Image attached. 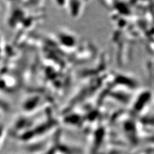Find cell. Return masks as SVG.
<instances>
[{
  "label": "cell",
  "mask_w": 154,
  "mask_h": 154,
  "mask_svg": "<svg viewBox=\"0 0 154 154\" xmlns=\"http://www.w3.org/2000/svg\"><path fill=\"white\" fill-rule=\"evenodd\" d=\"M7 135H8V128H7L4 125L0 123V149L2 148L5 142Z\"/></svg>",
  "instance_id": "6da1fadb"
},
{
  "label": "cell",
  "mask_w": 154,
  "mask_h": 154,
  "mask_svg": "<svg viewBox=\"0 0 154 154\" xmlns=\"http://www.w3.org/2000/svg\"><path fill=\"white\" fill-rule=\"evenodd\" d=\"M11 154H30V153H13Z\"/></svg>",
  "instance_id": "7a4b0ae2"
}]
</instances>
